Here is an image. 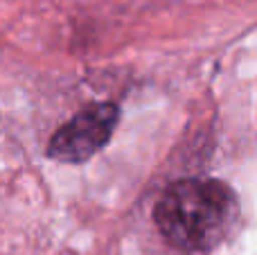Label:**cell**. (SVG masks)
<instances>
[{"label":"cell","instance_id":"obj_1","mask_svg":"<svg viewBox=\"0 0 257 255\" xmlns=\"http://www.w3.org/2000/svg\"><path fill=\"white\" fill-rule=\"evenodd\" d=\"M237 217V194L217 179L176 181L154 208V221L165 242L183 253L212 251L232 233Z\"/></svg>","mask_w":257,"mask_h":255},{"label":"cell","instance_id":"obj_2","mask_svg":"<svg viewBox=\"0 0 257 255\" xmlns=\"http://www.w3.org/2000/svg\"><path fill=\"white\" fill-rule=\"evenodd\" d=\"M117 120L120 111L115 104H90L54 131L48 143V156L59 163L88 161L111 140Z\"/></svg>","mask_w":257,"mask_h":255}]
</instances>
